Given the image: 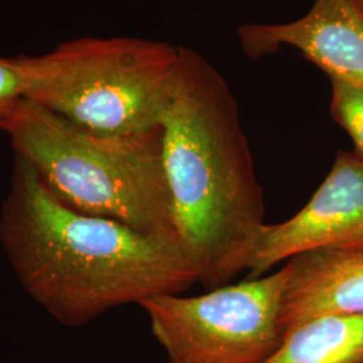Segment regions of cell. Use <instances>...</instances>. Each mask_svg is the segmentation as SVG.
Instances as JSON below:
<instances>
[{
    "instance_id": "cell-1",
    "label": "cell",
    "mask_w": 363,
    "mask_h": 363,
    "mask_svg": "<svg viewBox=\"0 0 363 363\" xmlns=\"http://www.w3.org/2000/svg\"><path fill=\"white\" fill-rule=\"evenodd\" d=\"M0 244L27 295L67 327L198 283L179 245L67 206L18 155Z\"/></svg>"
},
{
    "instance_id": "cell-2",
    "label": "cell",
    "mask_w": 363,
    "mask_h": 363,
    "mask_svg": "<svg viewBox=\"0 0 363 363\" xmlns=\"http://www.w3.org/2000/svg\"><path fill=\"white\" fill-rule=\"evenodd\" d=\"M163 157L178 233L206 291L247 269L264 223L238 105L225 78L181 46L175 89L162 120Z\"/></svg>"
},
{
    "instance_id": "cell-3",
    "label": "cell",
    "mask_w": 363,
    "mask_h": 363,
    "mask_svg": "<svg viewBox=\"0 0 363 363\" xmlns=\"http://www.w3.org/2000/svg\"><path fill=\"white\" fill-rule=\"evenodd\" d=\"M0 130L15 155L26 159L67 206L183 249L162 127L135 135L93 133L22 99L0 115Z\"/></svg>"
},
{
    "instance_id": "cell-4",
    "label": "cell",
    "mask_w": 363,
    "mask_h": 363,
    "mask_svg": "<svg viewBox=\"0 0 363 363\" xmlns=\"http://www.w3.org/2000/svg\"><path fill=\"white\" fill-rule=\"evenodd\" d=\"M25 99L82 130L135 135L160 128L181 65V46L150 39L79 38L19 55Z\"/></svg>"
},
{
    "instance_id": "cell-5",
    "label": "cell",
    "mask_w": 363,
    "mask_h": 363,
    "mask_svg": "<svg viewBox=\"0 0 363 363\" xmlns=\"http://www.w3.org/2000/svg\"><path fill=\"white\" fill-rule=\"evenodd\" d=\"M291 269L183 298L160 295L140 306L169 363H264L280 347L283 298Z\"/></svg>"
},
{
    "instance_id": "cell-6",
    "label": "cell",
    "mask_w": 363,
    "mask_h": 363,
    "mask_svg": "<svg viewBox=\"0 0 363 363\" xmlns=\"http://www.w3.org/2000/svg\"><path fill=\"white\" fill-rule=\"evenodd\" d=\"M323 249L363 250V162L355 152H337L325 182L298 214L262 228L247 264L249 279Z\"/></svg>"
},
{
    "instance_id": "cell-7",
    "label": "cell",
    "mask_w": 363,
    "mask_h": 363,
    "mask_svg": "<svg viewBox=\"0 0 363 363\" xmlns=\"http://www.w3.org/2000/svg\"><path fill=\"white\" fill-rule=\"evenodd\" d=\"M238 38L250 58L291 46L330 79L363 86V9L357 0H315L298 21L247 23L238 28Z\"/></svg>"
},
{
    "instance_id": "cell-8",
    "label": "cell",
    "mask_w": 363,
    "mask_h": 363,
    "mask_svg": "<svg viewBox=\"0 0 363 363\" xmlns=\"http://www.w3.org/2000/svg\"><path fill=\"white\" fill-rule=\"evenodd\" d=\"M283 333L315 318L363 313V250L323 249L289 259Z\"/></svg>"
},
{
    "instance_id": "cell-9",
    "label": "cell",
    "mask_w": 363,
    "mask_h": 363,
    "mask_svg": "<svg viewBox=\"0 0 363 363\" xmlns=\"http://www.w3.org/2000/svg\"><path fill=\"white\" fill-rule=\"evenodd\" d=\"M264 363H363V313L327 315L296 325Z\"/></svg>"
},
{
    "instance_id": "cell-10",
    "label": "cell",
    "mask_w": 363,
    "mask_h": 363,
    "mask_svg": "<svg viewBox=\"0 0 363 363\" xmlns=\"http://www.w3.org/2000/svg\"><path fill=\"white\" fill-rule=\"evenodd\" d=\"M331 113L355 145V154L363 162V86L342 79H331Z\"/></svg>"
},
{
    "instance_id": "cell-11",
    "label": "cell",
    "mask_w": 363,
    "mask_h": 363,
    "mask_svg": "<svg viewBox=\"0 0 363 363\" xmlns=\"http://www.w3.org/2000/svg\"><path fill=\"white\" fill-rule=\"evenodd\" d=\"M25 99V76L21 57H0V115Z\"/></svg>"
},
{
    "instance_id": "cell-12",
    "label": "cell",
    "mask_w": 363,
    "mask_h": 363,
    "mask_svg": "<svg viewBox=\"0 0 363 363\" xmlns=\"http://www.w3.org/2000/svg\"><path fill=\"white\" fill-rule=\"evenodd\" d=\"M357 1H358V4L363 9V0H357Z\"/></svg>"
}]
</instances>
